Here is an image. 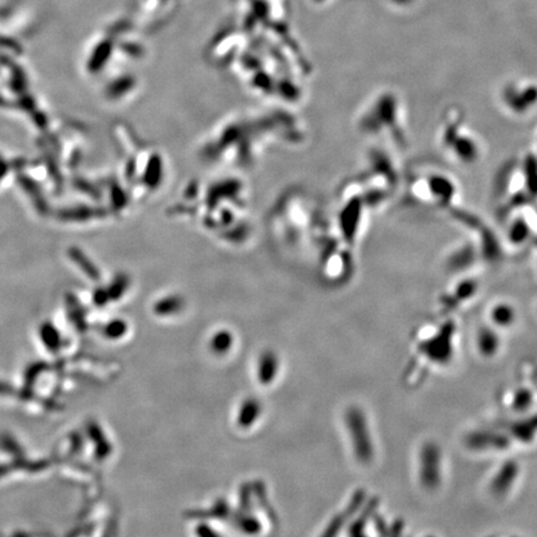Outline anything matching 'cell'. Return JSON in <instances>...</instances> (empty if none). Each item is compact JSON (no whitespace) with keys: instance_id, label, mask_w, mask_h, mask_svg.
Instances as JSON below:
<instances>
[{"instance_id":"obj_14","label":"cell","mask_w":537,"mask_h":537,"mask_svg":"<svg viewBox=\"0 0 537 537\" xmlns=\"http://www.w3.org/2000/svg\"><path fill=\"white\" fill-rule=\"evenodd\" d=\"M197 537H220L218 533L207 523H199L196 528Z\"/></svg>"},{"instance_id":"obj_9","label":"cell","mask_w":537,"mask_h":537,"mask_svg":"<svg viewBox=\"0 0 537 537\" xmlns=\"http://www.w3.org/2000/svg\"><path fill=\"white\" fill-rule=\"evenodd\" d=\"M278 361L276 355L271 351H266L260 356L258 363V380L261 385L273 383L278 375Z\"/></svg>"},{"instance_id":"obj_3","label":"cell","mask_w":537,"mask_h":537,"mask_svg":"<svg viewBox=\"0 0 537 537\" xmlns=\"http://www.w3.org/2000/svg\"><path fill=\"white\" fill-rule=\"evenodd\" d=\"M408 192L412 201L425 207L447 213L459 208V182L444 170L422 168L415 172L410 177Z\"/></svg>"},{"instance_id":"obj_6","label":"cell","mask_w":537,"mask_h":537,"mask_svg":"<svg viewBox=\"0 0 537 537\" xmlns=\"http://www.w3.org/2000/svg\"><path fill=\"white\" fill-rule=\"evenodd\" d=\"M452 283L445 288L444 293L440 296V303L444 308L459 306L462 303H469L478 296L481 290V278L478 271L460 273L457 275Z\"/></svg>"},{"instance_id":"obj_4","label":"cell","mask_w":537,"mask_h":537,"mask_svg":"<svg viewBox=\"0 0 537 537\" xmlns=\"http://www.w3.org/2000/svg\"><path fill=\"white\" fill-rule=\"evenodd\" d=\"M537 214L533 203L504 208L503 240L513 249H523L536 241Z\"/></svg>"},{"instance_id":"obj_12","label":"cell","mask_w":537,"mask_h":537,"mask_svg":"<svg viewBox=\"0 0 537 537\" xmlns=\"http://www.w3.org/2000/svg\"><path fill=\"white\" fill-rule=\"evenodd\" d=\"M235 526L246 535H256L261 528L259 521L253 515L246 513H241L240 516L235 518Z\"/></svg>"},{"instance_id":"obj_2","label":"cell","mask_w":537,"mask_h":537,"mask_svg":"<svg viewBox=\"0 0 537 537\" xmlns=\"http://www.w3.org/2000/svg\"><path fill=\"white\" fill-rule=\"evenodd\" d=\"M438 145L450 161L462 167L478 166L485 156V147L478 133L469 127L464 113L449 110L440 123Z\"/></svg>"},{"instance_id":"obj_1","label":"cell","mask_w":537,"mask_h":537,"mask_svg":"<svg viewBox=\"0 0 537 537\" xmlns=\"http://www.w3.org/2000/svg\"><path fill=\"white\" fill-rule=\"evenodd\" d=\"M360 131L372 138L386 140L390 146L401 150L407 148L410 142L401 103L392 93L373 98L362 113Z\"/></svg>"},{"instance_id":"obj_7","label":"cell","mask_w":537,"mask_h":537,"mask_svg":"<svg viewBox=\"0 0 537 537\" xmlns=\"http://www.w3.org/2000/svg\"><path fill=\"white\" fill-rule=\"evenodd\" d=\"M523 168L525 187L528 201H537V156L533 152L526 153L520 162Z\"/></svg>"},{"instance_id":"obj_8","label":"cell","mask_w":537,"mask_h":537,"mask_svg":"<svg viewBox=\"0 0 537 537\" xmlns=\"http://www.w3.org/2000/svg\"><path fill=\"white\" fill-rule=\"evenodd\" d=\"M489 316L495 325L510 326L515 321L516 310L513 308V303L505 300H498L490 306Z\"/></svg>"},{"instance_id":"obj_17","label":"cell","mask_w":537,"mask_h":537,"mask_svg":"<svg viewBox=\"0 0 537 537\" xmlns=\"http://www.w3.org/2000/svg\"><path fill=\"white\" fill-rule=\"evenodd\" d=\"M535 155L537 156V142H536V152H535Z\"/></svg>"},{"instance_id":"obj_13","label":"cell","mask_w":537,"mask_h":537,"mask_svg":"<svg viewBox=\"0 0 537 537\" xmlns=\"http://www.w3.org/2000/svg\"><path fill=\"white\" fill-rule=\"evenodd\" d=\"M231 343H233V338L230 336V333H220L215 335L214 338H213L212 350L218 355H223V353L229 351Z\"/></svg>"},{"instance_id":"obj_11","label":"cell","mask_w":537,"mask_h":537,"mask_svg":"<svg viewBox=\"0 0 537 537\" xmlns=\"http://www.w3.org/2000/svg\"><path fill=\"white\" fill-rule=\"evenodd\" d=\"M88 434L93 437L98 459H106L108 455L111 454L113 447H111V443L106 438V435L103 434L101 427H98L95 423H91V424L88 425Z\"/></svg>"},{"instance_id":"obj_10","label":"cell","mask_w":537,"mask_h":537,"mask_svg":"<svg viewBox=\"0 0 537 537\" xmlns=\"http://www.w3.org/2000/svg\"><path fill=\"white\" fill-rule=\"evenodd\" d=\"M261 415V403L255 398H246L240 405L236 422L240 428H250Z\"/></svg>"},{"instance_id":"obj_16","label":"cell","mask_w":537,"mask_h":537,"mask_svg":"<svg viewBox=\"0 0 537 537\" xmlns=\"http://www.w3.org/2000/svg\"><path fill=\"white\" fill-rule=\"evenodd\" d=\"M10 392L9 387L4 386L3 383H0V393H8Z\"/></svg>"},{"instance_id":"obj_5","label":"cell","mask_w":537,"mask_h":537,"mask_svg":"<svg viewBox=\"0 0 537 537\" xmlns=\"http://www.w3.org/2000/svg\"><path fill=\"white\" fill-rule=\"evenodd\" d=\"M501 101L513 116L526 118L537 108V86L525 81L510 83L504 88Z\"/></svg>"},{"instance_id":"obj_15","label":"cell","mask_w":537,"mask_h":537,"mask_svg":"<svg viewBox=\"0 0 537 537\" xmlns=\"http://www.w3.org/2000/svg\"><path fill=\"white\" fill-rule=\"evenodd\" d=\"M123 331H125V326H122L121 323H118V325L113 326V328H108V335L113 337H118L122 335Z\"/></svg>"}]
</instances>
